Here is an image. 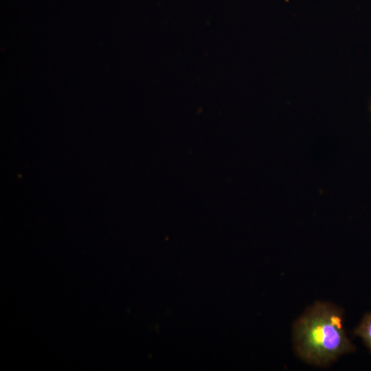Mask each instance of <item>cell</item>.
<instances>
[{"label":"cell","instance_id":"7a4b0ae2","mask_svg":"<svg viewBox=\"0 0 371 371\" xmlns=\"http://www.w3.org/2000/svg\"><path fill=\"white\" fill-rule=\"evenodd\" d=\"M355 335L362 340L371 350V312L366 313L354 330Z\"/></svg>","mask_w":371,"mask_h":371},{"label":"cell","instance_id":"3957f363","mask_svg":"<svg viewBox=\"0 0 371 371\" xmlns=\"http://www.w3.org/2000/svg\"><path fill=\"white\" fill-rule=\"evenodd\" d=\"M370 109H371V104H370Z\"/></svg>","mask_w":371,"mask_h":371},{"label":"cell","instance_id":"6da1fadb","mask_svg":"<svg viewBox=\"0 0 371 371\" xmlns=\"http://www.w3.org/2000/svg\"><path fill=\"white\" fill-rule=\"evenodd\" d=\"M292 335L297 355L313 366L328 365L355 350L344 328L342 313L329 302L308 307L293 324Z\"/></svg>","mask_w":371,"mask_h":371}]
</instances>
